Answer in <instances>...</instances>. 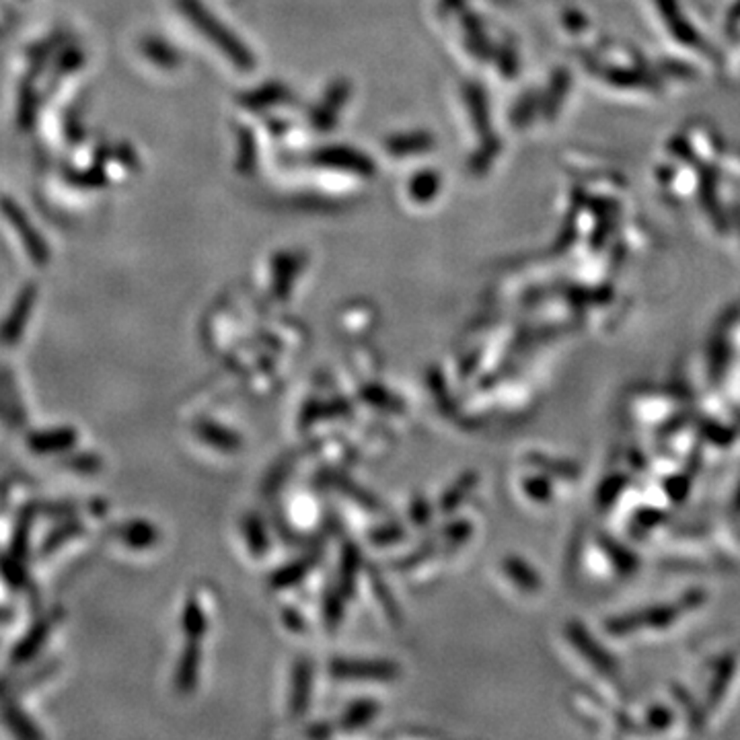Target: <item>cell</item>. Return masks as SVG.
Here are the masks:
<instances>
[{
    "instance_id": "cell-14",
    "label": "cell",
    "mask_w": 740,
    "mask_h": 740,
    "mask_svg": "<svg viewBox=\"0 0 740 740\" xmlns=\"http://www.w3.org/2000/svg\"><path fill=\"white\" fill-rule=\"evenodd\" d=\"M317 562H319V554L282 565V568L272 572L270 586L275 591H284V589H290V586L302 582L304 576L309 574L311 568H315Z\"/></svg>"
},
{
    "instance_id": "cell-3",
    "label": "cell",
    "mask_w": 740,
    "mask_h": 740,
    "mask_svg": "<svg viewBox=\"0 0 740 740\" xmlns=\"http://www.w3.org/2000/svg\"><path fill=\"white\" fill-rule=\"evenodd\" d=\"M35 296H38L35 286H25L19 293L17 301L13 302L9 315H6L3 325H0V344L5 347H13L23 338L29 317H32V311L35 307Z\"/></svg>"
},
{
    "instance_id": "cell-27",
    "label": "cell",
    "mask_w": 740,
    "mask_h": 740,
    "mask_svg": "<svg viewBox=\"0 0 740 740\" xmlns=\"http://www.w3.org/2000/svg\"><path fill=\"white\" fill-rule=\"evenodd\" d=\"M410 519L416 527H426L432 520V506L424 496H416L410 504Z\"/></svg>"
},
{
    "instance_id": "cell-26",
    "label": "cell",
    "mask_w": 740,
    "mask_h": 740,
    "mask_svg": "<svg viewBox=\"0 0 740 740\" xmlns=\"http://www.w3.org/2000/svg\"><path fill=\"white\" fill-rule=\"evenodd\" d=\"M475 483V480L471 475H465V477H461L459 482H456L455 485H451V488L447 490V493L445 496L440 498V510L442 512H453L456 506H459L463 500H465V496H467V492H469V488L471 485Z\"/></svg>"
},
{
    "instance_id": "cell-4",
    "label": "cell",
    "mask_w": 740,
    "mask_h": 740,
    "mask_svg": "<svg viewBox=\"0 0 740 740\" xmlns=\"http://www.w3.org/2000/svg\"><path fill=\"white\" fill-rule=\"evenodd\" d=\"M0 424L11 430L27 426V413L21 399L17 379L9 366L0 365Z\"/></svg>"
},
{
    "instance_id": "cell-9",
    "label": "cell",
    "mask_w": 740,
    "mask_h": 740,
    "mask_svg": "<svg viewBox=\"0 0 740 740\" xmlns=\"http://www.w3.org/2000/svg\"><path fill=\"white\" fill-rule=\"evenodd\" d=\"M194 434L210 448H216L221 453H239L243 448L241 434L214 422V420H198L194 424Z\"/></svg>"
},
{
    "instance_id": "cell-24",
    "label": "cell",
    "mask_w": 740,
    "mask_h": 740,
    "mask_svg": "<svg viewBox=\"0 0 740 740\" xmlns=\"http://www.w3.org/2000/svg\"><path fill=\"white\" fill-rule=\"evenodd\" d=\"M370 586H373L375 597L379 599V603H381V607H383L384 615H387L389 619L393 621V623H399V619H402V613H399L397 600H395L393 597H391L387 584L383 582V578H379V574H376L375 570L370 572Z\"/></svg>"
},
{
    "instance_id": "cell-7",
    "label": "cell",
    "mask_w": 740,
    "mask_h": 740,
    "mask_svg": "<svg viewBox=\"0 0 740 740\" xmlns=\"http://www.w3.org/2000/svg\"><path fill=\"white\" fill-rule=\"evenodd\" d=\"M113 535L115 539L123 543V546L136 551L152 549L158 546V541H161V531H158L157 525H152L150 520L144 519L120 522V525L113 528Z\"/></svg>"
},
{
    "instance_id": "cell-10",
    "label": "cell",
    "mask_w": 740,
    "mask_h": 740,
    "mask_svg": "<svg viewBox=\"0 0 740 740\" xmlns=\"http://www.w3.org/2000/svg\"><path fill=\"white\" fill-rule=\"evenodd\" d=\"M202 648L200 642H187V645L181 652L176 677H173V685L176 691L181 695L194 693V689L200 683V669H202Z\"/></svg>"
},
{
    "instance_id": "cell-22",
    "label": "cell",
    "mask_w": 740,
    "mask_h": 740,
    "mask_svg": "<svg viewBox=\"0 0 740 740\" xmlns=\"http://www.w3.org/2000/svg\"><path fill=\"white\" fill-rule=\"evenodd\" d=\"M344 600H347L342 591H328L323 597V621L328 629H336L344 619Z\"/></svg>"
},
{
    "instance_id": "cell-11",
    "label": "cell",
    "mask_w": 740,
    "mask_h": 740,
    "mask_svg": "<svg viewBox=\"0 0 740 740\" xmlns=\"http://www.w3.org/2000/svg\"><path fill=\"white\" fill-rule=\"evenodd\" d=\"M38 519L32 504H25L21 508L17 519H14V527L11 531V541H9V551L21 562H27L29 554H32V531H33V520Z\"/></svg>"
},
{
    "instance_id": "cell-33",
    "label": "cell",
    "mask_w": 740,
    "mask_h": 740,
    "mask_svg": "<svg viewBox=\"0 0 740 740\" xmlns=\"http://www.w3.org/2000/svg\"><path fill=\"white\" fill-rule=\"evenodd\" d=\"M13 617H14V611L11 607L0 605V626H6V623H11Z\"/></svg>"
},
{
    "instance_id": "cell-21",
    "label": "cell",
    "mask_w": 740,
    "mask_h": 740,
    "mask_svg": "<svg viewBox=\"0 0 740 740\" xmlns=\"http://www.w3.org/2000/svg\"><path fill=\"white\" fill-rule=\"evenodd\" d=\"M62 465L67 469H70V471H75V474L93 475V474H99V471L104 469V459H101L99 455L89 453V451L70 453L62 459Z\"/></svg>"
},
{
    "instance_id": "cell-20",
    "label": "cell",
    "mask_w": 740,
    "mask_h": 740,
    "mask_svg": "<svg viewBox=\"0 0 740 740\" xmlns=\"http://www.w3.org/2000/svg\"><path fill=\"white\" fill-rule=\"evenodd\" d=\"M243 537L247 541V547L256 557L267 554V549H270V539H267V533H266V527L264 522H261L259 517L256 514H249V517L243 519Z\"/></svg>"
},
{
    "instance_id": "cell-1",
    "label": "cell",
    "mask_w": 740,
    "mask_h": 740,
    "mask_svg": "<svg viewBox=\"0 0 740 740\" xmlns=\"http://www.w3.org/2000/svg\"><path fill=\"white\" fill-rule=\"evenodd\" d=\"M64 619V611L60 607L52 609V611L40 615L35 619L23 636L19 637V642L13 645L11 650V664L13 666H25L32 664L33 660H38L41 654V650L46 648V644L58 627V623Z\"/></svg>"
},
{
    "instance_id": "cell-18",
    "label": "cell",
    "mask_w": 740,
    "mask_h": 740,
    "mask_svg": "<svg viewBox=\"0 0 740 740\" xmlns=\"http://www.w3.org/2000/svg\"><path fill=\"white\" fill-rule=\"evenodd\" d=\"M360 397L365 399L368 405H373V408L383 410L387 413H403L405 410L403 399H399L397 395L391 393V391L384 389L383 384H366V387H362Z\"/></svg>"
},
{
    "instance_id": "cell-15",
    "label": "cell",
    "mask_w": 740,
    "mask_h": 740,
    "mask_svg": "<svg viewBox=\"0 0 740 740\" xmlns=\"http://www.w3.org/2000/svg\"><path fill=\"white\" fill-rule=\"evenodd\" d=\"M181 629H184V636L190 642H202V637L206 636L208 617L195 594L185 600L184 611H181Z\"/></svg>"
},
{
    "instance_id": "cell-17",
    "label": "cell",
    "mask_w": 740,
    "mask_h": 740,
    "mask_svg": "<svg viewBox=\"0 0 740 740\" xmlns=\"http://www.w3.org/2000/svg\"><path fill=\"white\" fill-rule=\"evenodd\" d=\"M328 482L333 485V488H338L339 492H344V496H347L354 502L368 508L370 512H381L383 510V502L381 500H376L373 493L366 492L362 485H358L356 482L347 480V477L339 475V474H329Z\"/></svg>"
},
{
    "instance_id": "cell-19",
    "label": "cell",
    "mask_w": 740,
    "mask_h": 740,
    "mask_svg": "<svg viewBox=\"0 0 740 740\" xmlns=\"http://www.w3.org/2000/svg\"><path fill=\"white\" fill-rule=\"evenodd\" d=\"M0 576L14 591H25L32 586V580H29L25 570V562L17 560L11 551L9 554H0Z\"/></svg>"
},
{
    "instance_id": "cell-29",
    "label": "cell",
    "mask_w": 740,
    "mask_h": 740,
    "mask_svg": "<svg viewBox=\"0 0 740 740\" xmlns=\"http://www.w3.org/2000/svg\"><path fill=\"white\" fill-rule=\"evenodd\" d=\"M352 405L346 399H329V402H323V418H344L350 416Z\"/></svg>"
},
{
    "instance_id": "cell-5",
    "label": "cell",
    "mask_w": 740,
    "mask_h": 740,
    "mask_svg": "<svg viewBox=\"0 0 740 740\" xmlns=\"http://www.w3.org/2000/svg\"><path fill=\"white\" fill-rule=\"evenodd\" d=\"M27 448L35 455H62L70 453L78 442V432L72 426L46 428V430L27 432Z\"/></svg>"
},
{
    "instance_id": "cell-30",
    "label": "cell",
    "mask_w": 740,
    "mask_h": 740,
    "mask_svg": "<svg viewBox=\"0 0 740 740\" xmlns=\"http://www.w3.org/2000/svg\"><path fill=\"white\" fill-rule=\"evenodd\" d=\"M282 621L286 623V627L290 631H296V634H302V631L307 629V621H304V617L293 607L282 609Z\"/></svg>"
},
{
    "instance_id": "cell-16",
    "label": "cell",
    "mask_w": 740,
    "mask_h": 740,
    "mask_svg": "<svg viewBox=\"0 0 740 740\" xmlns=\"http://www.w3.org/2000/svg\"><path fill=\"white\" fill-rule=\"evenodd\" d=\"M381 712V703L375 699H356L352 701L350 706L344 709V714L339 716V728L344 730H358L365 728L366 724L375 720Z\"/></svg>"
},
{
    "instance_id": "cell-32",
    "label": "cell",
    "mask_w": 740,
    "mask_h": 740,
    "mask_svg": "<svg viewBox=\"0 0 740 740\" xmlns=\"http://www.w3.org/2000/svg\"><path fill=\"white\" fill-rule=\"evenodd\" d=\"M307 735L313 736V738H325V736L331 735V726H329V724H325V722L315 724L313 728L307 730Z\"/></svg>"
},
{
    "instance_id": "cell-23",
    "label": "cell",
    "mask_w": 740,
    "mask_h": 740,
    "mask_svg": "<svg viewBox=\"0 0 740 740\" xmlns=\"http://www.w3.org/2000/svg\"><path fill=\"white\" fill-rule=\"evenodd\" d=\"M33 506V510L38 517H48V519H56V520H62V519H70V517H77V504L75 502H54V500H33V502H29Z\"/></svg>"
},
{
    "instance_id": "cell-31",
    "label": "cell",
    "mask_w": 740,
    "mask_h": 740,
    "mask_svg": "<svg viewBox=\"0 0 740 740\" xmlns=\"http://www.w3.org/2000/svg\"><path fill=\"white\" fill-rule=\"evenodd\" d=\"M469 533H471V528H469L467 522H453V525L445 531V537H447V539L455 541V543H459V541L465 539V537H469Z\"/></svg>"
},
{
    "instance_id": "cell-25",
    "label": "cell",
    "mask_w": 740,
    "mask_h": 740,
    "mask_svg": "<svg viewBox=\"0 0 740 740\" xmlns=\"http://www.w3.org/2000/svg\"><path fill=\"white\" fill-rule=\"evenodd\" d=\"M405 537V528L402 522H387V525L375 527L373 531L368 533V541L373 543L375 547H389L395 546Z\"/></svg>"
},
{
    "instance_id": "cell-6",
    "label": "cell",
    "mask_w": 740,
    "mask_h": 740,
    "mask_svg": "<svg viewBox=\"0 0 740 740\" xmlns=\"http://www.w3.org/2000/svg\"><path fill=\"white\" fill-rule=\"evenodd\" d=\"M0 722H3V726L9 730L13 736L25 740L43 738L41 728L35 724L33 717L21 708L17 695H3V698H0Z\"/></svg>"
},
{
    "instance_id": "cell-8",
    "label": "cell",
    "mask_w": 740,
    "mask_h": 740,
    "mask_svg": "<svg viewBox=\"0 0 740 740\" xmlns=\"http://www.w3.org/2000/svg\"><path fill=\"white\" fill-rule=\"evenodd\" d=\"M311 689H313V666L307 658L296 660L293 666V683H290V716L302 717L311 703Z\"/></svg>"
},
{
    "instance_id": "cell-2",
    "label": "cell",
    "mask_w": 740,
    "mask_h": 740,
    "mask_svg": "<svg viewBox=\"0 0 740 740\" xmlns=\"http://www.w3.org/2000/svg\"><path fill=\"white\" fill-rule=\"evenodd\" d=\"M329 672L339 681H370V683H391L397 681L402 669L389 660H352L336 658L329 663Z\"/></svg>"
},
{
    "instance_id": "cell-12",
    "label": "cell",
    "mask_w": 740,
    "mask_h": 740,
    "mask_svg": "<svg viewBox=\"0 0 740 740\" xmlns=\"http://www.w3.org/2000/svg\"><path fill=\"white\" fill-rule=\"evenodd\" d=\"M83 533H85V527L77 517L62 519L54 528H50L46 537L41 539L40 551H38L40 557H48V555L56 554V551H60L64 546H67V543L77 539V537H81Z\"/></svg>"
},
{
    "instance_id": "cell-13",
    "label": "cell",
    "mask_w": 740,
    "mask_h": 740,
    "mask_svg": "<svg viewBox=\"0 0 740 740\" xmlns=\"http://www.w3.org/2000/svg\"><path fill=\"white\" fill-rule=\"evenodd\" d=\"M362 555L360 549L347 541L342 549V560H339V591L346 599H352L356 594V580L360 572Z\"/></svg>"
},
{
    "instance_id": "cell-28",
    "label": "cell",
    "mask_w": 740,
    "mask_h": 740,
    "mask_svg": "<svg viewBox=\"0 0 740 740\" xmlns=\"http://www.w3.org/2000/svg\"><path fill=\"white\" fill-rule=\"evenodd\" d=\"M319 420H323V402L319 399H311V402L304 403L302 413H301V426L309 428L313 426Z\"/></svg>"
}]
</instances>
